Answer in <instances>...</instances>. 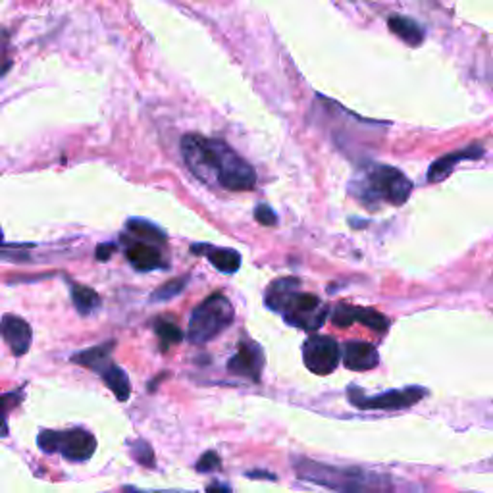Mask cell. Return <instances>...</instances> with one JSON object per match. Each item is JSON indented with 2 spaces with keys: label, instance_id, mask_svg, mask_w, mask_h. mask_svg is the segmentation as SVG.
I'll use <instances>...</instances> for the list:
<instances>
[{
  "label": "cell",
  "instance_id": "obj_1",
  "mask_svg": "<svg viewBox=\"0 0 493 493\" xmlns=\"http://www.w3.org/2000/svg\"><path fill=\"white\" fill-rule=\"evenodd\" d=\"M180 149L191 174L205 185L236 193L255 189V168L221 139L188 133Z\"/></svg>",
  "mask_w": 493,
  "mask_h": 493
},
{
  "label": "cell",
  "instance_id": "obj_2",
  "mask_svg": "<svg viewBox=\"0 0 493 493\" xmlns=\"http://www.w3.org/2000/svg\"><path fill=\"white\" fill-rule=\"evenodd\" d=\"M266 305L293 328L305 331H316L324 324L328 308L316 295L301 291L297 278H281L274 281L266 291Z\"/></svg>",
  "mask_w": 493,
  "mask_h": 493
},
{
  "label": "cell",
  "instance_id": "obj_3",
  "mask_svg": "<svg viewBox=\"0 0 493 493\" xmlns=\"http://www.w3.org/2000/svg\"><path fill=\"white\" fill-rule=\"evenodd\" d=\"M353 193L370 206L388 203L393 206L405 205L413 193V181L401 170L388 164H368L361 176L353 181Z\"/></svg>",
  "mask_w": 493,
  "mask_h": 493
},
{
  "label": "cell",
  "instance_id": "obj_4",
  "mask_svg": "<svg viewBox=\"0 0 493 493\" xmlns=\"http://www.w3.org/2000/svg\"><path fill=\"white\" fill-rule=\"evenodd\" d=\"M236 308L221 293H213L195 306L188 326V341L193 345H206L231 326Z\"/></svg>",
  "mask_w": 493,
  "mask_h": 493
},
{
  "label": "cell",
  "instance_id": "obj_5",
  "mask_svg": "<svg viewBox=\"0 0 493 493\" xmlns=\"http://www.w3.org/2000/svg\"><path fill=\"white\" fill-rule=\"evenodd\" d=\"M37 446L45 453H60L68 461L81 463L93 457L96 439L83 428H71L64 431L43 430L39 438H37Z\"/></svg>",
  "mask_w": 493,
  "mask_h": 493
},
{
  "label": "cell",
  "instance_id": "obj_6",
  "mask_svg": "<svg viewBox=\"0 0 493 493\" xmlns=\"http://www.w3.org/2000/svg\"><path fill=\"white\" fill-rule=\"evenodd\" d=\"M347 393H349L351 405L359 406V409H364V411H370V409H372V411L406 409V406H413L422 397L428 396V391L422 389V388H418V386L405 388V389H391L388 393H380V396H372V397H366L364 393L359 388H355V386H351Z\"/></svg>",
  "mask_w": 493,
  "mask_h": 493
},
{
  "label": "cell",
  "instance_id": "obj_7",
  "mask_svg": "<svg viewBox=\"0 0 493 493\" xmlns=\"http://www.w3.org/2000/svg\"><path fill=\"white\" fill-rule=\"evenodd\" d=\"M341 359L339 343L330 336H313L303 343V363L316 376H328Z\"/></svg>",
  "mask_w": 493,
  "mask_h": 493
},
{
  "label": "cell",
  "instance_id": "obj_8",
  "mask_svg": "<svg viewBox=\"0 0 493 493\" xmlns=\"http://www.w3.org/2000/svg\"><path fill=\"white\" fill-rule=\"evenodd\" d=\"M264 355L261 345H256L251 338H241L238 343V351L228 361V372L251 381H258L263 374Z\"/></svg>",
  "mask_w": 493,
  "mask_h": 493
},
{
  "label": "cell",
  "instance_id": "obj_9",
  "mask_svg": "<svg viewBox=\"0 0 493 493\" xmlns=\"http://www.w3.org/2000/svg\"><path fill=\"white\" fill-rule=\"evenodd\" d=\"M126 258L138 272H153V270H164L168 266L160 246L138 241L130 236L126 238Z\"/></svg>",
  "mask_w": 493,
  "mask_h": 493
},
{
  "label": "cell",
  "instance_id": "obj_10",
  "mask_svg": "<svg viewBox=\"0 0 493 493\" xmlns=\"http://www.w3.org/2000/svg\"><path fill=\"white\" fill-rule=\"evenodd\" d=\"M0 336L16 356H23L31 347V326L16 314H4L0 318Z\"/></svg>",
  "mask_w": 493,
  "mask_h": 493
},
{
  "label": "cell",
  "instance_id": "obj_11",
  "mask_svg": "<svg viewBox=\"0 0 493 493\" xmlns=\"http://www.w3.org/2000/svg\"><path fill=\"white\" fill-rule=\"evenodd\" d=\"M482 156H484V146L482 145H471V146H466V149L443 155L441 158L436 160L434 164L430 166L428 181L430 183H439L446 178H449L453 174L455 166H457L459 163H463V160H474V158H482Z\"/></svg>",
  "mask_w": 493,
  "mask_h": 493
},
{
  "label": "cell",
  "instance_id": "obj_12",
  "mask_svg": "<svg viewBox=\"0 0 493 493\" xmlns=\"http://www.w3.org/2000/svg\"><path fill=\"white\" fill-rule=\"evenodd\" d=\"M193 255H203L208 258L218 272L221 274H236L241 268V255L236 249H226V246H214V245H191Z\"/></svg>",
  "mask_w": 493,
  "mask_h": 493
},
{
  "label": "cell",
  "instance_id": "obj_13",
  "mask_svg": "<svg viewBox=\"0 0 493 493\" xmlns=\"http://www.w3.org/2000/svg\"><path fill=\"white\" fill-rule=\"evenodd\" d=\"M378 363L380 356L376 347L366 341H351L343 347V364L355 372H366V370L376 368Z\"/></svg>",
  "mask_w": 493,
  "mask_h": 493
},
{
  "label": "cell",
  "instance_id": "obj_14",
  "mask_svg": "<svg viewBox=\"0 0 493 493\" xmlns=\"http://www.w3.org/2000/svg\"><path fill=\"white\" fill-rule=\"evenodd\" d=\"M388 28L389 31L399 37V39L403 43H406L409 46H418L424 43V37H426V31L424 28L418 23L416 20L413 18H406V16H391L388 20Z\"/></svg>",
  "mask_w": 493,
  "mask_h": 493
},
{
  "label": "cell",
  "instance_id": "obj_15",
  "mask_svg": "<svg viewBox=\"0 0 493 493\" xmlns=\"http://www.w3.org/2000/svg\"><path fill=\"white\" fill-rule=\"evenodd\" d=\"M113 349H114V341L96 345V347L85 349V351H79V353L73 355L71 356V363L89 368V370H93V372L98 374L108 363H113V359H110V355H113Z\"/></svg>",
  "mask_w": 493,
  "mask_h": 493
},
{
  "label": "cell",
  "instance_id": "obj_16",
  "mask_svg": "<svg viewBox=\"0 0 493 493\" xmlns=\"http://www.w3.org/2000/svg\"><path fill=\"white\" fill-rule=\"evenodd\" d=\"M98 376L103 378L106 388L114 393L118 401H128L131 396V381L130 376L116 363H108Z\"/></svg>",
  "mask_w": 493,
  "mask_h": 493
},
{
  "label": "cell",
  "instance_id": "obj_17",
  "mask_svg": "<svg viewBox=\"0 0 493 493\" xmlns=\"http://www.w3.org/2000/svg\"><path fill=\"white\" fill-rule=\"evenodd\" d=\"M128 236L138 239V241H145V243H151V245H164L166 243V233L156 228L155 224H151V221L146 220H130L128 221Z\"/></svg>",
  "mask_w": 493,
  "mask_h": 493
},
{
  "label": "cell",
  "instance_id": "obj_18",
  "mask_svg": "<svg viewBox=\"0 0 493 493\" xmlns=\"http://www.w3.org/2000/svg\"><path fill=\"white\" fill-rule=\"evenodd\" d=\"M71 301L81 316H88L101 306L98 293L88 286H81V283H71Z\"/></svg>",
  "mask_w": 493,
  "mask_h": 493
},
{
  "label": "cell",
  "instance_id": "obj_19",
  "mask_svg": "<svg viewBox=\"0 0 493 493\" xmlns=\"http://www.w3.org/2000/svg\"><path fill=\"white\" fill-rule=\"evenodd\" d=\"M351 322H361L363 326L378 331V334H386L389 330V318L380 314L374 308L351 306Z\"/></svg>",
  "mask_w": 493,
  "mask_h": 493
},
{
  "label": "cell",
  "instance_id": "obj_20",
  "mask_svg": "<svg viewBox=\"0 0 493 493\" xmlns=\"http://www.w3.org/2000/svg\"><path fill=\"white\" fill-rule=\"evenodd\" d=\"M153 328H155L156 336L160 339V349H163V351L174 347V345L181 343L183 338H185L181 328L174 322V320H170V318H156L153 322Z\"/></svg>",
  "mask_w": 493,
  "mask_h": 493
},
{
  "label": "cell",
  "instance_id": "obj_21",
  "mask_svg": "<svg viewBox=\"0 0 493 493\" xmlns=\"http://www.w3.org/2000/svg\"><path fill=\"white\" fill-rule=\"evenodd\" d=\"M188 281H189L188 276H180V278L170 280V281L164 283V286H160L158 289H155L151 299L156 301V303H166L170 299H176L178 295L185 289V286H188Z\"/></svg>",
  "mask_w": 493,
  "mask_h": 493
},
{
  "label": "cell",
  "instance_id": "obj_22",
  "mask_svg": "<svg viewBox=\"0 0 493 493\" xmlns=\"http://www.w3.org/2000/svg\"><path fill=\"white\" fill-rule=\"evenodd\" d=\"M23 389L0 396V438L8 436V413L20 405Z\"/></svg>",
  "mask_w": 493,
  "mask_h": 493
},
{
  "label": "cell",
  "instance_id": "obj_23",
  "mask_svg": "<svg viewBox=\"0 0 493 493\" xmlns=\"http://www.w3.org/2000/svg\"><path fill=\"white\" fill-rule=\"evenodd\" d=\"M255 220H256L261 226L272 228V226L278 224V214H276L268 205H258V206L255 208Z\"/></svg>",
  "mask_w": 493,
  "mask_h": 493
},
{
  "label": "cell",
  "instance_id": "obj_24",
  "mask_svg": "<svg viewBox=\"0 0 493 493\" xmlns=\"http://www.w3.org/2000/svg\"><path fill=\"white\" fill-rule=\"evenodd\" d=\"M133 455H135V459H138L141 464L153 466V463H155L153 451H151V447H149V446H146L145 441H138V443H135V447H133Z\"/></svg>",
  "mask_w": 493,
  "mask_h": 493
},
{
  "label": "cell",
  "instance_id": "obj_25",
  "mask_svg": "<svg viewBox=\"0 0 493 493\" xmlns=\"http://www.w3.org/2000/svg\"><path fill=\"white\" fill-rule=\"evenodd\" d=\"M218 466H220V457H218V453H214V451L205 453L201 457V461L196 463V468H199L201 472H211Z\"/></svg>",
  "mask_w": 493,
  "mask_h": 493
},
{
  "label": "cell",
  "instance_id": "obj_26",
  "mask_svg": "<svg viewBox=\"0 0 493 493\" xmlns=\"http://www.w3.org/2000/svg\"><path fill=\"white\" fill-rule=\"evenodd\" d=\"M114 251H116V246L113 243H108V245L103 243V245L96 246V258H98V261H108V258L114 255Z\"/></svg>",
  "mask_w": 493,
  "mask_h": 493
},
{
  "label": "cell",
  "instance_id": "obj_27",
  "mask_svg": "<svg viewBox=\"0 0 493 493\" xmlns=\"http://www.w3.org/2000/svg\"><path fill=\"white\" fill-rule=\"evenodd\" d=\"M0 243H3V233H0Z\"/></svg>",
  "mask_w": 493,
  "mask_h": 493
}]
</instances>
